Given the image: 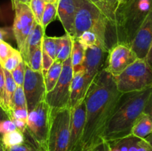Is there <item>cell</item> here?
<instances>
[{"label":"cell","mask_w":152,"mask_h":151,"mask_svg":"<svg viewBox=\"0 0 152 151\" xmlns=\"http://www.w3.org/2000/svg\"><path fill=\"white\" fill-rule=\"evenodd\" d=\"M123 93L114 77L102 70L91 83L85 96L86 118L80 151H93L103 142V134Z\"/></svg>","instance_id":"cell-1"},{"label":"cell","mask_w":152,"mask_h":151,"mask_svg":"<svg viewBox=\"0 0 152 151\" xmlns=\"http://www.w3.org/2000/svg\"><path fill=\"white\" fill-rule=\"evenodd\" d=\"M151 90L152 87L123 93L104 132V141L111 142L131 135L135 121L143 112Z\"/></svg>","instance_id":"cell-2"},{"label":"cell","mask_w":152,"mask_h":151,"mask_svg":"<svg viewBox=\"0 0 152 151\" xmlns=\"http://www.w3.org/2000/svg\"><path fill=\"white\" fill-rule=\"evenodd\" d=\"M152 8V0H126L114 14L113 29L116 43L130 46L137 31Z\"/></svg>","instance_id":"cell-3"},{"label":"cell","mask_w":152,"mask_h":151,"mask_svg":"<svg viewBox=\"0 0 152 151\" xmlns=\"http://www.w3.org/2000/svg\"><path fill=\"white\" fill-rule=\"evenodd\" d=\"M75 38L80 37L85 31H92L97 36L102 47L109 50L107 35L110 25L103 12L90 0H75Z\"/></svg>","instance_id":"cell-4"},{"label":"cell","mask_w":152,"mask_h":151,"mask_svg":"<svg viewBox=\"0 0 152 151\" xmlns=\"http://www.w3.org/2000/svg\"><path fill=\"white\" fill-rule=\"evenodd\" d=\"M117 90L122 93L141 91L152 87V68L145 59H137L117 76Z\"/></svg>","instance_id":"cell-5"},{"label":"cell","mask_w":152,"mask_h":151,"mask_svg":"<svg viewBox=\"0 0 152 151\" xmlns=\"http://www.w3.org/2000/svg\"><path fill=\"white\" fill-rule=\"evenodd\" d=\"M71 108L51 109L47 151H68Z\"/></svg>","instance_id":"cell-6"},{"label":"cell","mask_w":152,"mask_h":151,"mask_svg":"<svg viewBox=\"0 0 152 151\" xmlns=\"http://www.w3.org/2000/svg\"><path fill=\"white\" fill-rule=\"evenodd\" d=\"M51 108L45 100L28 113L25 133L42 150L47 151Z\"/></svg>","instance_id":"cell-7"},{"label":"cell","mask_w":152,"mask_h":151,"mask_svg":"<svg viewBox=\"0 0 152 151\" xmlns=\"http://www.w3.org/2000/svg\"><path fill=\"white\" fill-rule=\"evenodd\" d=\"M73 74L74 72L70 56L62 64V72L54 88L46 93L45 101L51 109L69 107Z\"/></svg>","instance_id":"cell-8"},{"label":"cell","mask_w":152,"mask_h":151,"mask_svg":"<svg viewBox=\"0 0 152 151\" xmlns=\"http://www.w3.org/2000/svg\"><path fill=\"white\" fill-rule=\"evenodd\" d=\"M13 9L15 10V18L13 33L19 51L22 57L25 53L27 38L35 25L36 21L28 4L18 2Z\"/></svg>","instance_id":"cell-9"},{"label":"cell","mask_w":152,"mask_h":151,"mask_svg":"<svg viewBox=\"0 0 152 151\" xmlns=\"http://www.w3.org/2000/svg\"><path fill=\"white\" fill-rule=\"evenodd\" d=\"M23 90L26 99L27 110L29 113L40 102L45 100L47 93L42 73L33 70L25 65Z\"/></svg>","instance_id":"cell-10"},{"label":"cell","mask_w":152,"mask_h":151,"mask_svg":"<svg viewBox=\"0 0 152 151\" xmlns=\"http://www.w3.org/2000/svg\"><path fill=\"white\" fill-rule=\"evenodd\" d=\"M137 59L130 46L116 43L108 50L105 69L113 76L116 77Z\"/></svg>","instance_id":"cell-11"},{"label":"cell","mask_w":152,"mask_h":151,"mask_svg":"<svg viewBox=\"0 0 152 151\" xmlns=\"http://www.w3.org/2000/svg\"><path fill=\"white\" fill-rule=\"evenodd\" d=\"M108 50L98 45L87 47L83 62L85 83L88 88L94 78L106 67Z\"/></svg>","instance_id":"cell-12"},{"label":"cell","mask_w":152,"mask_h":151,"mask_svg":"<svg viewBox=\"0 0 152 151\" xmlns=\"http://www.w3.org/2000/svg\"><path fill=\"white\" fill-rule=\"evenodd\" d=\"M86 118L85 99L71 108L70 139L68 151H80Z\"/></svg>","instance_id":"cell-13"},{"label":"cell","mask_w":152,"mask_h":151,"mask_svg":"<svg viewBox=\"0 0 152 151\" xmlns=\"http://www.w3.org/2000/svg\"><path fill=\"white\" fill-rule=\"evenodd\" d=\"M152 41V8L130 44L138 59H145Z\"/></svg>","instance_id":"cell-14"},{"label":"cell","mask_w":152,"mask_h":151,"mask_svg":"<svg viewBox=\"0 0 152 151\" xmlns=\"http://www.w3.org/2000/svg\"><path fill=\"white\" fill-rule=\"evenodd\" d=\"M76 13L75 0H59L57 16L66 33L75 38L74 19Z\"/></svg>","instance_id":"cell-15"},{"label":"cell","mask_w":152,"mask_h":151,"mask_svg":"<svg viewBox=\"0 0 152 151\" xmlns=\"http://www.w3.org/2000/svg\"><path fill=\"white\" fill-rule=\"evenodd\" d=\"M87 92L86 83H85L84 69L74 73L71 84V93H70L69 107H74L81 101L85 99Z\"/></svg>","instance_id":"cell-16"},{"label":"cell","mask_w":152,"mask_h":151,"mask_svg":"<svg viewBox=\"0 0 152 151\" xmlns=\"http://www.w3.org/2000/svg\"><path fill=\"white\" fill-rule=\"evenodd\" d=\"M45 36V29L40 24L36 22L34 28L31 30L26 41L25 53L22 56V59L26 64L28 60L29 53L37 47H39L42 44L43 37Z\"/></svg>","instance_id":"cell-17"},{"label":"cell","mask_w":152,"mask_h":151,"mask_svg":"<svg viewBox=\"0 0 152 151\" xmlns=\"http://www.w3.org/2000/svg\"><path fill=\"white\" fill-rule=\"evenodd\" d=\"M152 133V119L143 112L138 116L132 127L131 135L139 139H145Z\"/></svg>","instance_id":"cell-18"},{"label":"cell","mask_w":152,"mask_h":151,"mask_svg":"<svg viewBox=\"0 0 152 151\" xmlns=\"http://www.w3.org/2000/svg\"><path fill=\"white\" fill-rule=\"evenodd\" d=\"M86 50V48H85L84 46L78 41L77 38H73L71 58L74 73L83 70V62L85 60Z\"/></svg>","instance_id":"cell-19"},{"label":"cell","mask_w":152,"mask_h":151,"mask_svg":"<svg viewBox=\"0 0 152 151\" xmlns=\"http://www.w3.org/2000/svg\"><path fill=\"white\" fill-rule=\"evenodd\" d=\"M73 38L69 34L66 33L58 38V47L56 60L63 63L71 55L73 46Z\"/></svg>","instance_id":"cell-20"},{"label":"cell","mask_w":152,"mask_h":151,"mask_svg":"<svg viewBox=\"0 0 152 151\" xmlns=\"http://www.w3.org/2000/svg\"><path fill=\"white\" fill-rule=\"evenodd\" d=\"M4 69V68H3ZM4 77H5V87H4V110L9 116V113L11 110V103L13 94L16 88V84L12 77L10 72L4 69Z\"/></svg>","instance_id":"cell-21"},{"label":"cell","mask_w":152,"mask_h":151,"mask_svg":"<svg viewBox=\"0 0 152 151\" xmlns=\"http://www.w3.org/2000/svg\"><path fill=\"white\" fill-rule=\"evenodd\" d=\"M62 64L63 63L55 60L48 72L46 73L45 76H44L46 93L51 91L54 88L62 72Z\"/></svg>","instance_id":"cell-22"},{"label":"cell","mask_w":152,"mask_h":151,"mask_svg":"<svg viewBox=\"0 0 152 151\" xmlns=\"http://www.w3.org/2000/svg\"><path fill=\"white\" fill-rule=\"evenodd\" d=\"M25 140V133H22L17 130L4 133L1 136V142L4 149L21 144Z\"/></svg>","instance_id":"cell-23"},{"label":"cell","mask_w":152,"mask_h":151,"mask_svg":"<svg viewBox=\"0 0 152 151\" xmlns=\"http://www.w3.org/2000/svg\"><path fill=\"white\" fill-rule=\"evenodd\" d=\"M42 45L37 47L29 53L28 60L25 65L31 70L37 72H42Z\"/></svg>","instance_id":"cell-24"},{"label":"cell","mask_w":152,"mask_h":151,"mask_svg":"<svg viewBox=\"0 0 152 151\" xmlns=\"http://www.w3.org/2000/svg\"><path fill=\"white\" fill-rule=\"evenodd\" d=\"M57 5L52 3H45V4L44 11L41 20V25L45 30L50 22L56 19L57 16Z\"/></svg>","instance_id":"cell-25"},{"label":"cell","mask_w":152,"mask_h":151,"mask_svg":"<svg viewBox=\"0 0 152 151\" xmlns=\"http://www.w3.org/2000/svg\"><path fill=\"white\" fill-rule=\"evenodd\" d=\"M117 8V4L116 0H102L101 1L100 9L109 22V28H111L112 29L114 26V14Z\"/></svg>","instance_id":"cell-26"},{"label":"cell","mask_w":152,"mask_h":151,"mask_svg":"<svg viewBox=\"0 0 152 151\" xmlns=\"http://www.w3.org/2000/svg\"><path fill=\"white\" fill-rule=\"evenodd\" d=\"M58 38L59 37H50L45 35L42 44V47L43 50L54 61L56 60V52H57Z\"/></svg>","instance_id":"cell-27"},{"label":"cell","mask_w":152,"mask_h":151,"mask_svg":"<svg viewBox=\"0 0 152 151\" xmlns=\"http://www.w3.org/2000/svg\"><path fill=\"white\" fill-rule=\"evenodd\" d=\"M76 38L78 39V41L84 46L85 48L93 47V46L95 45L100 46L102 48H104L102 46V44H100V42H99L97 36H96L94 33L92 32V31H85L80 37ZM105 50H106V49H105Z\"/></svg>","instance_id":"cell-28"},{"label":"cell","mask_w":152,"mask_h":151,"mask_svg":"<svg viewBox=\"0 0 152 151\" xmlns=\"http://www.w3.org/2000/svg\"><path fill=\"white\" fill-rule=\"evenodd\" d=\"M132 138H133V136L129 135L126 137L108 142L109 143L111 151H128L131 142H132Z\"/></svg>","instance_id":"cell-29"},{"label":"cell","mask_w":152,"mask_h":151,"mask_svg":"<svg viewBox=\"0 0 152 151\" xmlns=\"http://www.w3.org/2000/svg\"><path fill=\"white\" fill-rule=\"evenodd\" d=\"M17 107L26 108L27 109L26 99H25V96L24 93L23 86L16 85V88L15 90L14 94H13V99H12L11 110Z\"/></svg>","instance_id":"cell-30"},{"label":"cell","mask_w":152,"mask_h":151,"mask_svg":"<svg viewBox=\"0 0 152 151\" xmlns=\"http://www.w3.org/2000/svg\"><path fill=\"white\" fill-rule=\"evenodd\" d=\"M22 61H23V59H22L20 52L16 49H14L12 54L6 59V61L4 62L1 67L4 70H7L9 72H11L19 65V63Z\"/></svg>","instance_id":"cell-31"},{"label":"cell","mask_w":152,"mask_h":151,"mask_svg":"<svg viewBox=\"0 0 152 151\" xmlns=\"http://www.w3.org/2000/svg\"><path fill=\"white\" fill-rule=\"evenodd\" d=\"M45 4V2H44L42 0H31L28 4L34 15L36 22L40 25H41L42 17V13L44 11Z\"/></svg>","instance_id":"cell-32"},{"label":"cell","mask_w":152,"mask_h":151,"mask_svg":"<svg viewBox=\"0 0 152 151\" xmlns=\"http://www.w3.org/2000/svg\"><path fill=\"white\" fill-rule=\"evenodd\" d=\"M25 136V140L22 144L16 146L11 147L5 148L4 151H44L42 149H40L34 142L32 139H28V137ZM30 137V136H29ZM31 138V137H30Z\"/></svg>","instance_id":"cell-33"},{"label":"cell","mask_w":152,"mask_h":151,"mask_svg":"<svg viewBox=\"0 0 152 151\" xmlns=\"http://www.w3.org/2000/svg\"><path fill=\"white\" fill-rule=\"evenodd\" d=\"M12 77L17 86H23L25 74V63L24 61L19 63V65L10 72Z\"/></svg>","instance_id":"cell-34"},{"label":"cell","mask_w":152,"mask_h":151,"mask_svg":"<svg viewBox=\"0 0 152 151\" xmlns=\"http://www.w3.org/2000/svg\"><path fill=\"white\" fill-rule=\"evenodd\" d=\"M13 50H14V48L12 46H10L4 41L0 40V65L1 66L6 59L12 54Z\"/></svg>","instance_id":"cell-35"},{"label":"cell","mask_w":152,"mask_h":151,"mask_svg":"<svg viewBox=\"0 0 152 151\" xmlns=\"http://www.w3.org/2000/svg\"><path fill=\"white\" fill-rule=\"evenodd\" d=\"M10 119H20L28 121V111L26 108L17 107L12 109L9 113Z\"/></svg>","instance_id":"cell-36"},{"label":"cell","mask_w":152,"mask_h":151,"mask_svg":"<svg viewBox=\"0 0 152 151\" xmlns=\"http://www.w3.org/2000/svg\"><path fill=\"white\" fill-rule=\"evenodd\" d=\"M16 130V127L13 121L11 119L3 120L0 121V135L1 136L4 133H9V132L13 131ZM1 140V139H0Z\"/></svg>","instance_id":"cell-37"},{"label":"cell","mask_w":152,"mask_h":151,"mask_svg":"<svg viewBox=\"0 0 152 151\" xmlns=\"http://www.w3.org/2000/svg\"><path fill=\"white\" fill-rule=\"evenodd\" d=\"M54 60L42 49V73L43 76H45L46 73L50 68Z\"/></svg>","instance_id":"cell-38"},{"label":"cell","mask_w":152,"mask_h":151,"mask_svg":"<svg viewBox=\"0 0 152 151\" xmlns=\"http://www.w3.org/2000/svg\"><path fill=\"white\" fill-rule=\"evenodd\" d=\"M4 87H5V77H4V69L0 65V106L4 109Z\"/></svg>","instance_id":"cell-39"},{"label":"cell","mask_w":152,"mask_h":151,"mask_svg":"<svg viewBox=\"0 0 152 151\" xmlns=\"http://www.w3.org/2000/svg\"><path fill=\"white\" fill-rule=\"evenodd\" d=\"M143 113L147 114L152 119V90L144 107Z\"/></svg>","instance_id":"cell-40"},{"label":"cell","mask_w":152,"mask_h":151,"mask_svg":"<svg viewBox=\"0 0 152 151\" xmlns=\"http://www.w3.org/2000/svg\"><path fill=\"white\" fill-rule=\"evenodd\" d=\"M12 121H13V123L16 125V130L22 132V133H25L27 129V123H28V121L20 119H12Z\"/></svg>","instance_id":"cell-41"},{"label":"cell","mask_w":152,"mask_h":151,"mask_svg":"<svg viewBox=\"0 0 152 151\" xmlns=\"http://www.w3.org/2000/svg\"><path fill=\"white\" fill-rule=\"evenodd\" d=\"M93 151H111V147H110L109 143L108 142L103 141L95 147L94 148Z\"/></svg>","instance_id":"cell-42"},{"label":"cell","mask_w":152,"mask_h":151,"mask_svg":"<svg viewBox=\"0 0 152 151\" xmlns=\"http://www.w3.org/2000/svg\"><path fill=\"white\" fill-rule=\"evenodd\" d=\"M137 151H149L148 144L145 139H140L138 143Z\"/></svg>","instance_id":"cell-43"},{"label":"cell","mask_w":152,"mask_h":151,"mask_svg":"<svg viewBox=\"0 0 152 151\" xmlns=\"http://www.w3.org/2000/svg\"><path fill=\"white\" fill-rule=\"evenodd\" d=\"M10 29H6V28H0V40L1 41H4L7 38L10 37Z\"/></svg>","instance_id":"cell-44"},{"label":"cell","mask_w":152,"mask_h":151,"mask_svg":"<svg viewBox=\"0 0 152 151\" xmlns=\"http://www.w3.org/2000/svg\"><path fill=\"white\" fill-rule=\"evenodd\" d=\"M145 59L146 60L147 63H148V65H149L152 68V41L151 44H150L149 49H148V53H147Z\"/></svg>","instance_id":"cell-45"},{"label":"cell","mask_w":152,"mask_h":151,"mask_svg":"<svg viewBox=\"0 0 152 151\" xmlns=\"http://www.w3.org/2000/svg\"><path fill=\"white\" fill-rule=\"evenodd\" d=\"M8 118H9L8 115H7V113H6V111L0 106V121H3V120L8 119Z\"/></svg>","instance_id":"cell-46"},{"label":"cell","mask_w":152,"mask_h":151,"mask_svg":"<svg viewBox=\"0 0 152 151\" xmlns=\"http://www.w3.org/2000/svg\"><path fill=\"white\" fill-rule=\"evenodd\" d=\"M145 139L148 144L149 151H152V133L150 135H148L146 138H145Z\"/></svg>","instance_id":"cell-47"},{"label":"cell","mask_w":152,"mask_h":151,"mask_svg":"<svg viewBox=\"0 0 152 151\" xmlns=\"http://www.w3.org/2000/svg\"><path fill=\"white\" fill-rule=\"evenodd\" d=\"M42 1L45 3H52V4H54L57 6L59 4V0H42Z\"/></svg>","instance_id":"cell-48"},{"label":"cell","mask_w":152,"mask_h":151,"mask_svg":"<svg viewBox=\"0 0 152 151\" xmlns=\"http://www.w3.org/2000/svg\"><path fill=\"white\" fill-rule=\"evenodd\" d=\"M31 0H16V4H17L18 2H20V3H23V4H29V2ZM15 4V5H16ZM14 8V7H13Z\"/></svg>","instance_id":"cell-49"},{"label":"cell","mask_w":152,"mask_h":151,"mask_svg":"<svg viewBox=\"0 0 152 151\" xmlns=\"http://www.w3.org/2000/svg\"><path fill=\"white\" fill-rule=\"evenodd\" d=\"M91 2H93L94 4H95L96 5H97L98 7L100 8V6H101V0H90Z\"/></svg>","instance_id":"cell-50"},{"label":"cell","mask_w":152,"mask_h":151,"mask_svg":"<svg viewBox=\"0 0 152 151\" xmlns=\"http://www.w3.org/2000/svg\"><path fill=\"white\" fill-rule=\"evenodd\" d=\"M126 1V0H116V2H117V7H118L119 4H120L121 3H123V1Z\"/></svg>","instance_id":"cell-51"},{"label":"cell","mask_w":152,"mask_h":151,"mask_svg":"<svg viewBox=\"0 0 152 151\" xmlns=\"http://www.w3.org/2000/svg\"><path fill=\"white\" fill-rule=\"evenodd\" d=\"M0 151H4V147H3L2 144H1V141H0Z\"/></svg>","instance_id":"cell-52"},{"label":"cell","mask_w":152,"mask_h":151,"mask_svg":"<svg viewBox=\"0 0 152 151\" xmlns=\"http://www.w3.org/2000/svg\"><path fill=\"white\" fill-rule=\"evenodd\" d=\"M12 4H13V7H15V4H16V0H11Z\"/></svg>","instance_id":"cell-53"},{"label":"cell","mask_w":152,"mask_h":151,"mask_svg":"<svg viewBox=\"0 0 152 151\" xmlns=\"http://www.w3.org/2000/svg\"><path fill=\"white\" fill-rule=\"evenodd\" d=\"M101 1H102V0H101Z\"/></svg>","instance_id":"cell-54"},{"label":"cell","mask_w":152,"mask_h":151,"mask_svg":"<svg viewBox=\"0 0 152 151\" xmlns=\"http://www.w3.org/2000/svg\"></svg>","instance_id":"cell-55"}]
</instances>
